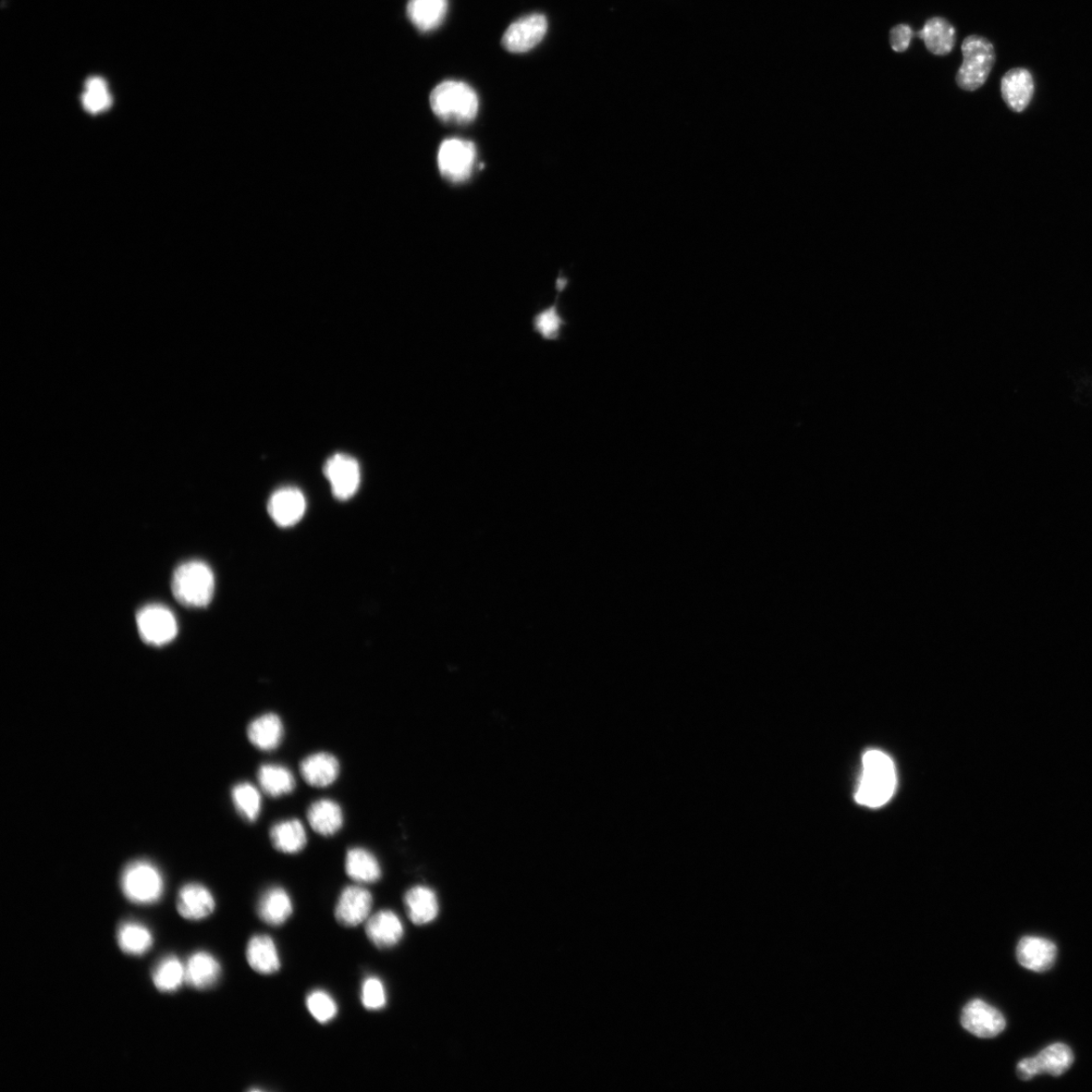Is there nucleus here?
<instances>
[{
  "label": "nucleus",
  "mask_w": 1092,
  "mask_h": 1092,
  "mask_svg": "<svg viewBox=\"0 0 1092 1092\" xmlns=\"http://www.w3.org/2000/svg\"><path fill=\"white\" fill-rule=\"evenodd\" d=\"M259 782L263 792L274 799L290 794L296 787L292 773L277 764L262 765L259 771Z\"/></svg>",
  "instance_id": "c85d7f7f"
},
{
  "label": "nucleus",
  "mask_w": 1092,
  "mask_h": 1092,
  "mask_svg": "<svg viewBox=\"0 0 1092 1092\" xmlns=\"http://www.w3.org/2000/svg\"><path fill=\"white\" fill-rule=\"evenodd\" d=\"M301 774L304 780L313 787H327L338 778L340 765L338 759L329 753H316L302 760Z\"/></svg>",
  "instance_id": "f3484780"
},
{
  "label": "nucleus",
  "mask_w": 1092,
  "mask_h": 1092,
  "mask_svg": "<svg viewBox=\"0 0 1092 1092\" xmlns=\"http://www.w3.org/2000/svg\"><path fill=\"white\" fill-rule=\"evenodd\" d=\"M962 54L963 64L956 81L960 89L974 92L984 87L996 64L995 47L985 36L972 35L963 41Z\"/></svg>",
  "instance_id": "20e7f679"
},
{
  "label": "nucleus",
  "mask_w": 1092,
  "mask_h": 1092,
  "mask_svg": "<svg viewBox=\"0 0 1092 1092\" xmlns=\"http://www.w3.org/2000/svg\"><path fill=\"white\" fill-rule=\"evenodd\" d=\"M215 907L211 891L198 883L183 886L178 893L177 911L186 919H204L214 913Z\"/></svg>",
  "instance_id": "dca6fc26"
},
{
  "label": "nucleus",
  "mask_w": 1092,
  "mask_h": 1092,
  "mask_svg": "<svg viewBox=\"0 0 1092 1092\" xmlns=\"http://www.w3.org/2000/svg\"><path fill=\"white\" fill-rule=\"evenodd\" d=\"M433 113L451 124H469L478 112L475 91L463 81L446 80L437 85L431 94Z\"/></svg>",
  "instance_id": "f257e3e1"
},
{
  "label": "nucleus",
  "mask_w": 1092,
  "mask_h": 1092,
  "mask_svg": "<svg viewBox=\"0 0 1092 1092\" xmlns=\"http://www.w3.org/2000/svg\"><path fill=\"white\" fill-rule=\"evenodd\" d=\"M121 890L125 897L136 904H152L161 900L164 882L161 871L149 861L130 863L122 871Z\"/></svg>",
  "instance_id": "39448f33"
},
{
  "label": "nucleus",
  "mask_w": 1092,
  "mask_h": 1092,
  "mask_svg": "<svg viewBox=\"0 0 1092 1092\" xmlns=\"http://www.w3.org/2000/svg\"><path fill=\"white\" fill-rule=\"evenodd\" d=\"M173 591L184 606L206 607L210 604L215 592L214 574L203 561L183 563L174 574Z\"/></svg>",
  "instance_id": "7ed1b4c3"
},
{
  "label": "nucleus",
  "mask_w": 1092,
  "mask_h": 1092,
  "mask_svg": "<svg viewBox=\"0 0 1092 1092\" xmlns=\"http://www.w3.org/2000/svg\"><path fill=\"white\" fill-rule=\"evenodd\" d=\"M82 104L92 114L103 112L112 104V97L107 92L106 83L103 78L93 77L85 83Z\"/></svg>",
  "instance_id": "72a5a7b5"
},
{
  "label": "nucleus",
  "mask_w": 1092,
  "mask_h": 1092,
  "mask_svg": "<svg viewBox=\"0 0 1092 1092\" xmlns=\"http://www.w3.org/2000/svg\"><path fill=\"white\" fill-rule=\"evenodd\" d=\"M1036 1076L1049 1074L1055 1077L1069 1071L1074 1062L1072 1050L1062 1042H1057L1042 1050L1036 1057L1030 1058Z\"/></svg>",
  "instance_id": "393cba45"
},
{
  "label": "nucleus",
  "mask_w": 1092,
  "mask_h": 1092,
  "mask_svg": "<svg viewBox=\"0 0 1092 1092\" xmlns=\"http://www.w3.org/2000/svg\"><path fill=\"white\" fill-rule=\"evenodd\" d=\"M475 159L476 149L473 142L451 138L440 145L438 167L447 179L462 182L471 177Z\"/></svg>",
  "instance_id": "423d86ee"
},
{
  "label": "nucleus",
  "mask_w": 1092,
  "mask_h": 1092,
  "mask_svg": "<svg viewBox=\"0 0 1092 1092\" xmlns=\"http://www.w3.org/2000/svg\"><path fill=\"white\" fill-rule=\"evenodd\" d=\"M362 1002L368 1011H379L387 1004V993L383 981L377 977H367L362 986Z\"/></svg>",
  "instance_id": "c9c22d12"
},
{
  "label": "nucleus",
  "mask_w": 1092,
  "mask_h": 1092,
  "mask_svg": "<svg viewBox=\"0 0 1092 1092\" xmlns=\"http://www.w3.org/2000/svg\"><path fill=\"white\" fill-rule=\"evenodd\" d=\"M404 904L411 922L418 926L432 923L439 912L435 892L425 886L411 888L404 895Z\"/></svg>",
  "instance_id": "b1692460"
},
{
  "label": "nucleus",
  "mask_w": 1092,
  "mask_h": 1092,
  "mask_svg": "<svg viewBox=\"0 0 1092 1092\" xmlns=\"http://www.w3.org/2000/svg\"><path fill=\"white\" fill-rule=\"evenodd\" d=\"M961 1024L969 1033L983 1039L998 1037L1006 1027L1002 1014L981 1000H974L965 1006Z\"/></svg>",
  "instance_id": "9d476101"
},
{
  "label": "nucleus",
  "mask_w": 1092,
  "mask_h": 1092,
  "mask_svg": "<svg viewBox=\"0 0 1092 1092\" xmlns=\"http://www.w3.org/2000/svg\"><path fill=\"white\" fill-rule=\"evenodd\" d=\"M533 330L545 340L557 341L560 338L561 328L567 325L559 312L557 304L533 317Z\"/></svg>",
  "instance_id": "473e14b6"
},
{
  "label": "nucleus",
  "mask_w": 1092,
  "mask_h": 1092,
  "mask_svg": "<svg viewBox=\"0 0 1092 1092\" xmlns=\"http://www.w3.org/2000/svg\"><path fill=\"white\" fill-rule=\"evenodd\" d=\"M547 28L544 15L525 16L510 24L503 35L502 45L511 53L529 52L544 40Z\"/></svg>",
  "instance_id": "6e6552de"
},
{
  "label": "nucleus",
  "mask_w": 1092,
  "mask_h": 1092,
  "mask_svg": "<svg viewBox=\"0 0 1092 1092\" xmlns=\"http://www.w3.org/2000/svg\"><path fill=\"white\" fill-rule=\"evenodd\" d=\"M271 840L277 851L285 854H298L305 849L306 833L300 820H282L272 828Z\"/></svg>",
  "instance_id": "bb28decb"
},
{
  "label": "nucleus",
  "mask_w": 1092,
  "mask_h": 1092,
  "mask_svg": "<svg viewBox=\"0 0 1092 1092\" xmlns=\"http://www.w3.org/2000/svg\"><path fill=\"white\" fill-rule=\"evenodd\" d=\"M324 474L338 500H348L358 492L361 468L358 461L352 457L343 453L331 457L324 466Z\"/></svg>",
  "instance_id": "1a4fd4ad"
},
{
  "label": "nucleus",
  "mask_w": 1092,
  "mask_h": 1092,
  "mask_svg": "<svg viewBox=\"0 0 1092 1092\" xmlns=\"http://www.w3.org/2000/svg\"><path fill=\"white\" fill-rule=\"evenodd\" d=\"M183 981H186V966L175 956L165 957L154 968L153 983L161 992H175Z\"/></svg>",
  "instance_id": "7c9ffc66"
},
{
  "label": "nucleus",
  "mask_w": 1092,
  "mask_h": 1092,
  "mask_svg": "<svg viewBox=\"0 0 1092 1092\" xmlns=\"http://www.w3.org/2000/svg\"><path fill=\"white\" fill-rule=\"evenodd\" d=\"M257 914L267 925H284L292 914V902L289 893L281 887L267 889L257 905Z\"/></svg>",
  "instance_id": "4be33fe9"
},
{
  "label": "nucleus",
  "mask_w": 1092,
  "mask_h": 1092,
  "mask_svg": "<svg viewBox=\"0 0 1092 1092\" xmlns=\"http://www.w3.org/2000/svg\"><path fill=\"white\" fill-rule=\"evenodd\" d=\"M232 801L237 813L248 822H254L262 812V795L253 784L242 782L232 789Z\"/></svg>",
  "instance_id": "2f4dec72"
},
{
  "label": "nucleus",
  "mask_w": 1092,
  "mask_h": 1092,
  "mask_svg": "<svg viewBox=\"0 0 1092 1092\" xmlns=\"http://www.w3.org/2000/svg\"><path fill=\"white\" fill-rule=\"evenodd\" d=\"M366 936L378 949L395 947L404 936L400 917L391 911H379L368 917L365 926Z\"/></svg>",
  "instance_id": "2eb2a0df"
},
{
  "label": "nucleus",
  "mask_w": 1092,
  "mask_h": 1092,
  "mask_svg": "<svg viewBox=\"0 0 1092 1092\" xmlns=\"http://www.w3.org/2000/svg\"><path fill=\"white\" fill-rule=\"evenodd\" d=\"M247 959L249 966L257 973L274 974L280 968L277 944L267 935H257L250 939L247 949Z\"/></svg>",
  "instance_id": "412c9836"
},
{
  "label": "nucleus",
  "mask_w": 1092,
  "mask_h": 1092,
  "mask_svg": "<svg viewBox=\"0 0 1092 1092\" xmlns=\"http://www.w3.org/2000/svg\"><path fill=\"white\" fill-rule=\"evenodd\" d=\"M308 820L311 828L321 836H333L343 826L342 809L333 801H317L308 809Z\"/></svg>",
  "instance_id": "a878e982"
},
{
  "label": "nucleus",
  "mask_w": 1092,
  "mask_h": 1092,
  "mask_svg": "<svg viewBox=\"0 0 1092 1092\" xmlns=\"http://www.w3.org/2000/svg\"><path fill=\"white\" fill-rule=\"evenodd\" d=\"M250 743L263 752L276 750L284 738V725L275 714H266L250 722L248 729Z\"/></svg>",
  "instance_id": "5701e85b"
},
{
  "label": "nucleus",
  "mask_w": 1092,
  "mask_h": 1092,
  "mask_svg": "<svg viewBox=\"0 0 1092 1092\" xmlns=\"http://www.w3.org/2000/svg\"><path fill=\"white\" fill-rule=\"evenodd\" d=\"M915 32L909 24L901 23L890 32V44L895 52L902 53L909 49Z\"/></svg>",
  "instance_id": "e433bc0d"
},
{
  "label": "nucleus",
  "mask_w": 1092,
  "mask_h": 1092,
  "mask_svg": "<svg viewBox=\"0 0 1092 1092\" xmlns=\"http://www.w3.org/2000/svg\"><path fill=\"white\" fill-rule=\"evenodd\" d=\"M448 0H409L407 16L420 32H433L446 20Z\"/></svg>",
  "instance_id": "6ab92c4d"
},
{
  "label": "nucleus",
  "mask_w": 1092,
  "mask_h": 1092,
  "mask_svg": "<svg viewBox=\"0 0 1092 1092\" xmlns=\"http://www.w3.org/2000/svg\"><path fill=\"white\" fill-rule=\"evenodd\" d=\"M306 1008L315 1020L320 1024L333 1021L338 1014V1006L334 999L321 989L310 993L306 998Z\"/></svg>",
  "instance_id": "f704fd0d"
},
{
  "label": "nucleus",
  "mask_w": 1092,
  "mask_h": 1092,
  "mask_svg": "<svg viewBox=\"0 0 1092 1092\" xmlns=\"http://www.w3.org/2000/svg\"><path fill=\"white\" fill-rule=\"evenodd\" d=\"M346 869L347 875L359 883H375L382 877L377 858L363 848H353L347 852Z\"/></svg>",
  "instance_id": "cd10ccee"
},
{
  "label": "nucleus",
  "mask_w": 1092,
  "mask_h": 1092,
  "mask_svg": "<svg viewBox=\"0 0 1092 1092\" xmlns=\"http://www.w3.org/2000/svg\"><path fill=\"white\" fill-rule=\"evenodd\" d=\"M373 895L358 886H347L340 894L335 909L337 922L354 928L366 922L373 909Z\"/></svg>",
  "instance_id": "9b49d317"
},
{
  "label": "nucleus",
  "mask_w": 1092,
  "mask_h": 1092,
  "mask_svg": "<svg viewBox=\"0 0 1092 1092\" xmlns=\"http://www.w3.org/2000/svg\"><path fill=\"white\" fill-rule=\"evenodd\" d=\"M305 507L304 494L293 487L277 489L268 502L269 515L281 527L297 524L303 518Z\"/></svg>",
  "instance_id": "4468645a"
},
{
  "label": "nucleus",
  "mask_w": 1092,
  "mask_h": 1092,
  "mask_svg": "<svg viewBox=\"0 0 1092 1092\" xmlns=\"http://www.w3.org/2000/svg\"><path fill=\"white\" fill-rule=\"evenodd\" d=\"M897 776L891 759L885 753L870 751L863 759V774L856 800L868 807L885 805L892 797Z\"/></svg>",
  "instance_id": "f03ea898"
},
{
  "label": "nucleus",
  "mask_w": 1092,
  "mask_h": 1092,
  "mask_svg": "<svg viewBox=\"0 0 1092 1092\" xmlns=\"http://www.w3.org/2000/svg\"><path fill=\"white\" fill-rule=\"evenodd\" d=\"M925 42L928 50L937 56H944L952 52L956 42V30L953 24L942 17L931 18L917 34Z\"/></svg>",
  "instance_id": "aec40b11"
},
{
  "label": "nucleus",
  "mask_w": 1092,
  "mask_h": 1092,
  "mask_svg": "<svg viewBox=\"0 0 1092 1092\" xmlns=\"http://www.w3.org/2000/svg\"><path fill=\"white\" fill-rule=\"evenodd\" d=\"M121 950L128 955L141 956L152 948L151 931L138 923L122 924L118 930Z\"/></svg>",
  "instance_id": "c756f323"
},
{
  "label": "nucleus",
  "mask_w": 1092,
  "mask_h": 1092,
  "mask_svg": "<svg viewBox=\"0 0 1092 1092\" xmlns=\"http://www.w3.org/2000/svg\"><path fill=\"white\" fill-rule=\"evenodd\" d=\"M220 972L222 969L212 954L194 953L186 965V983L195 989L211 988L218 983Z\"/></svg>",
  "instance_id": "a211bd4d"
},
{
  "label": "nucleus",
  "mask_w": 1092,
  "mask_h": 1092,
  "mask_svg": "<svg viewBox=\"0 0 1092 1092\" xmlns=\"http://www.w3.org/2000/svg\"><path fill=\"white\" fill-rule=\"evenodd\" d=\"M1003 101L1015 113H1022L1032 102L1035 81L1028 69L1018 67L1005 73L1001 79Z\"/></svg>",
  "instance_id": "ddd939ff"
},
{
  "label": "nucleus",
  "mask_w": 1092,
  "mask_h": 1092,
  "mask_svg": "<svg viewBox=\"0 0 1092 1092\" xmlns=\"http://www.w3.org/2000/svg\"><path fill=\"white\" fill-rule=\"evenodd\" d=\"M137 625L142 640L157 646L173 641L178 630L173 612L161 605L141 609L137 615Z\"/></svg>",
  "instance_id": "0eeeda50"
},
{
  "label": "nucleus",
  "mask_w": 1092,
  "mask_h": 1092,
  "mask_svg": "<svg viewBox=\"0 0 1092 1092\" xmlns=\"http://www.w3.org/2000/svg\"><path fill=\"white\" fill-rule=\"evenodd\" d=\"M1057 944L1040 937H1024L1016 948L1018 963L1034 972L1050 971L1057 961Z\"/></svg>",
  "instance_id": "f8f14e48"
}]
</instances>
